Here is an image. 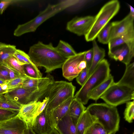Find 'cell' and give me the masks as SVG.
I'll return each instance as SVG.
<instances>
[{
    "mask_svg": "<svg viewBox=\"0 0 134 134\" xmlns=\"http://www.w3.org/2000/svg\"><path fill=\"white\" fill-rule=\"evenodd\" d=\"M28 55L37 67H44L47 73L62 68L67 59L57 50L51 43L46 44L40 41L30 47Z\"/></svg>",
    "mask_w": 134,
    "mask_h": 134,
    "instance_id": "cell-1",
    "label": "cell"
},
{
    "mask_svg": "<svg viewBox=\"0 0 134 134\" xmlns=\"http://www.w3.org/2000/svg\"><path fill=\"white\" fill-rule=\"evenodd\" d=\"M83 2V0H66L61 1L55 4H49L34 18L18 25L14 30V35L15 36H19L25 34L35 32L42 23L57 14L70 7H81Z\"/></svg>",
    "mask_w": 134,
    "mask_h": 134,
    "instance_id": "cell-2",
    "label": "cell"
},
{
    "mask_svg": "<svg viewBox=\"0 0 134 134\" xmlns=\"http://www.w3.org/2000/svg\"><path fill=\"white\" fill-rule=\"evenodd\" d=\"M86 109L97 119L108 134H115L119 131L120 117L116 107L106 103H93Z\"/></svg>",
    "mask_w": 134,
    "mask_h": 134,
    "instance_id": "cell-3",
    "label": "cell"
},
{
    "mask_svg": "<svg viewBox=\"0 0 134 134\" xmlns=\"http://www.w3.org/2000/svg\"><path fill=\"white\" fill-rule=\"evenodd\" d=\"M110 71L108 61L103 59L97 66L74 97L79 99L84 105L86 104L89 99V96L91 92L108 77Z\"/></svg>",
    "mask_w": 134,
    "mask_h": 134,
    "instance_id": "cell-4",
    "label": "cell"
},
{
    "mask_svg": "<svg viewBox=\"0 0 134 134\" xmlns=\"http://www.w3.org/2000/svg\"><path fill=\"white\" fill-rule=\"evenodd\" d=\"M120 7L117 0L110 1L105 4L94 17L92 25L88 33L85 36L87 42L95 39L100 31L118 12Z\"/></svg>",
    "mask_w": 134,
    "mask_h": 134,
    "instance_id": "cell-5",
    "label": "cell"
},
{
    "mask_svg": "<svg viewBox=\"0 0 134 134\" xmlns=\"http://www.w3.org/2000/svg\"><path fill=\"white\" fill-rule=\"evenodd\" d=\"M75 89L71 82L54 81L46 96L49 100L45 110L49 113L68 99L74 98Z\"/></svg>",
    "mask_w": 134,
    "mask_h": 134,
    "instance_id": "cell-6",
    "label": "cell"
},
{
    "mask_svg": "<svg viewBox=\"0 0 134 134\" xmlns=\"http://www.w3.org/2000/svg\"><path fill=\"white\" fill-rule=\"evenodd\" d=\"M100 98L106 103L116 107L134 99V89L114 82Z\"/></svg>",
    "mask_w": 134,
    "mask_h": 134,
    "instance_id": "cell-7",
    "label": "cell"
},
{
    "mask_svg": "<svg viewBox=\"0 0 134 134\" xmlns=\"http://www.w3.org/2000/svg\"><path fill=\"white\" fill-rule=\"evenodd\" d=\"M94 18L92 16L75 17L67 23L66 29L78 36H85L90 29Z\"/></svg>",
    "mask_w": 134,
    "mask_h": 134,
    "instance_id": "cell-8",
    "label": "cell"
},
{
    "mask_svg": "<svg viewBox=\"0 0 134 134\" xmlns=\"http://www.w3.org/2000/svg\"><path fill=\"white\" fill-rule=\"evenodd\" d=\"M108 54L116 61H119L126 65L129 64L134 56V40L108 51Z\"/></svg>",
    "mask_w": 134,
    "mask_h": 134,
    "instance_id": "cell-9",
    "label": "cell"
},
{
    "mask_svg": "<svg viewBox=\"0 0 134 134\" xmlns=\"http://www.w3.org/2000/svg\"><path fill=\"white\" fill-rule=\"evenodd\" d=\"M86 51L77 53L75 55L66 59L62 67L63 76L69 81L76 78L80 72L78 66L80 63L84 60Z\"/></svg>",
    "mask_w": 134,
    "mask_h": 134,
    "instance_id": "cell-10",
    "label": "cell"
},
{
    "mask_svg": "<svg viewBox=\"0 0 134 134\" xmlns=\"http://www.w3.org/2000/svg\"><path fill=\"white\" fill-rule=\"evenodd\" d=\"M134 17L129 13L121 20L111 23L110 40L134 32Z\"/></svg>",
    "mask_w": 134,
    "mask_h": 134,
    "instance_id": "cell-11",
    "label": "cell"
},
{
    "mask_svg": "<svg viewBox=\"0 0 134 134\" xmlns=\"http://www.w3.org/2000/svg\"><path fill=\"white\" fill-rule=\"evenodd\" d=\"M25 123L17 115L0 123V134H24Z\"/></svg>",
    "mask_w": 134,
    "mask_h": 134,
    "instance_id": "cell-12",
    "label": "cell"
},
{
    "mask_svg": "<svg viewBox=\"0 0 134 134\" xmlns=\"http://www.w3.org/2000/svg\"><path fill=\"white\" fill-rule=\"evenodd\" d=\"M40 101L35 102L23 105L17 115L25 124L27 128L33 127L36 119L37 108Z\"/></svg>",
    "mask_w": 134,
    "mask_h": 134,
    "instance_id": "cell-13",
    "label": "cell"
},
{
    "mask_svg": "<svg viewBox=\"0 0 134 134\" xmlns=\"http://www.w3.org/2000/svg\"><path fill=\"white\" fill-rule=\"evenodd\" d=\"M32 129L37 134H49L52 129L49 114L44 110L36 119Z\"/></svg>",
    "mask_w": 134,
    "mask_h": 134,
    "instance_id": "cell-14",
    "label": "cell"
},
{
    "mask_svg": "<svg viewBox=\"0 0 134 134\" xmlns=\"http://www.w3.org/2000/svg\"><path fill=\"white\" fill-rule=\"evenodd\" d=\"M74 98L68 99L49 113L53 128H54L58 122L68 114L70 105Z\"/></svg>",
    "mask_w": 134,
    "mask_h": 134,
    "instance_id": "cell-15",
    "label": "cell"
},
{
    "mask_svg": "<svg viewBox=\"0 0 134 134\" xmlns=\"http://www.w3.org/2000/svg\"><path fill=\"white\" fill-rule=\"evenodd\" d=\"M54 128L60 134H77L76 124L68 114L58 122Z\"/></svg>",
    "mask_w": 134,
    "mask_h": 134,
    "instance_id": "cell-16",
    "label": "cell"
},
{
    "mask_svg": "<svg viewBox=\"0 0 134 134\" xmlns=\"http://www.w3.org/2000/svg\"><path fill=\"white\" fill-rule=\"evenodd\" d=\"M97 119L91 115L86 109L76 125L77 134H84L87 129Z\"/></svg>",
    "mask_w": 134,
    "mask_h": 134,
    "instance_id": "cell-17",
    "label": "cell"
},
{
    "mask_svg": "<svg viewBox=\"0 0 134 134\" xmlns=\"http://www.w3.org/2000/svg\"><path fill=\"white\" fill-rule=\"evenodd\" d=\"M86 109L80 100L74 97L70 105L68 114L76 125Z\"/></svg>",
    "mask_w": 134,
    "mask_h": 134,
    "instance_id": "cell-18",
    "label": "cell"
},
{
    "mask_svg": "<svg viewBox=\"0 0 134 134\" xmlns=\"http://www.w3.org/2000/svg\"><path fill=\"white\" fill-rule=\"evenodd\" d=\"M93 57L91 66L88 72V77L93 72L97 66L104 59L105 55V50L100 48L95 40L92 41Z\"/></svg>",
    "mask_w": 134,
    "mask_h": 134,
    "instance_id": "cell-19",
    "label": "cell"
},
{
    "mask_svg": "<svg viewBox=\"0 0 134 134\" xmlns=\"http://www.w3.org/2000/svg\"><path fill=\"white\" fill-rule=\"evenodd\" d=\"M114 82L113 77L110 74L104 81L92 91L89 95V99L97 101Z\"/></svg>",
    "mask_w": 134,
    "mask_h": 134,
    "instance_id": "cell-20",
    "label": "cell"
},
{
    "mask_svg": "<svg viewBox=\"0 0 134 134\" xmlns=\"http://www.w3.org/2000/svg\"><path fill=\"white\" fill-rule=\"evenodd\" d=\"M134 89V62L126 65V69L121 78L117 82Z\"/></svg>",
    "mask_w": 134,
    "mask_h": 134,
    "instance_id": "cell-21",
    "label": "cell"
},
{
    "mask_svg": "<svg viewBox=\"0 0 134 134\" xmlns=\"http://www.w3.org/2000/svg\"><path fill=\"white\" fill-rule=\"evenodd\" d=\"M133 40H134V32L111 39L108 43V51Z\"/></svg>",
    "mask_w": 134,
    "mask_h": 134,
    "instance_id": "cell-22",
    "label": "cell"
},
{
    "mask_svg": "<svg viewBox=\"0 0 134 134\" xmlns=\"http://www.w3.org/2000/svg\"><path fill=\"white\" fill-rule=\"evenodd\" d=\"M57 50L66 59L75 55L77 53L68 43L60 40L57 46L55 47Z\"/></svg>",
    "mask_w": 134,
    "mask_h": 134,
    "instance_id": "cell-23",
    "label": "cell"
},
{
    "mask_svg": "<svg viewBox=\"0 0 134 134\" xmlns=\"http://www.w3.org/2000/svg\"><path fill=\"white\" fill-rule=\"evenodd\" d=\"M3 65L11 68L20 75L28 77L25 72L23 65L13 55L9 57Z\"/></svg>",
    "mask_w": 134,
    "mask_h": 134,
    "instance_id": "cell-24",
    "label": "cell"
},
{
    "mask_svg": "<svg viewBox=\"0 0 134 134\" xmlns=\"http://www.w3.org/2000/svg\"><path fill=\"white\" fill-rule=\"evenodd\" d=\"M14 45L6 44L0 48V65H4L5 61L13 55L16 50Z\"/></svg>",
    "mask_w": 134,
    "mask_h": 134,
    "instance_id": "cell-25",
    "label": "cell"
},
{
    "mask_svg": "<svg viewBox=\"0 0 134 134\" xmlns=\"http://www.w3.org/2000/svg\"><path fill=\"white\" fill-rule=\"evenodd\" d=\"M24 70L29 77L34 79L42 78V74L36 65L33 63L23 65Z\"/></svg>",
    "mask_w": 134,
    "mask_h": 134,
    "instance_id": "cell-26",
    "label": "cell"
},
{
    "mask_svg": "<svg viewBox=\"0 0 134 134\" xmlns=\"http://www.w3.org/2000/svg\"><path fill=\"white\" fill-rule=\"evenodd\" d=\"M49 75L50 74H49L45 77L40 79L29 78L23 83L20 87L26 89L38 87L48 79Z\"/></svg>",
    "mask_w": 134,
    "mask_h": 134,
    "instance_id": "cell-27",
    "label": "cell"
},
{
    "mask_svg": "<svg viewBox=\"0 0 134 134\" xmlns=\"http://www.w3.org/2000/svg\"><path fill=\"white\" fill-rule=\"evenodd\" d=\"M111 28V24L109 22L100 31L97 37L99 42L103 44H108L110 41Z\"/></svg>",
    "mask_w": 134,
    "mask_h": 134,
    "instance_id": "cell-28",
    "label": "cell"
},
{
    "mask_svg": "<svg viewBox=\"0 0 134 134\" xmlns=\"http://www.w3.org/2000/svg\"><path fill=\"white\" fill-rule=\"evenodd\" d=\"M22 105L13 101L8 100L4 97L0 99V109L19 111Z\"/></svg>",
    "mask_w": 134,
    "mask_h": 134,
    "instance_id": "cell-29",
    "label": "cell"
},
{
    "mask_svg": "<svg viewBox=\"0 0 134 134\" xmlns=\"http://www.w3.org/2000/svg\"><path fill=\"white\" fill-rule=\"evenodd\" d=\"M124 118L130 123L133 122L134 118V101H129L126 103V108L124 113Z\"/></svg>",
    "mask_w": 134,
    "mask_h": 134,
    "instance_id": "cell-30",
    "label": "cell"
},
{
    "mask_svg": "<svg viewBox=\"0 0 134 134\" xmlns=\"http://www.w3.org/2000/svg\"><path fill=\"white\" fill-rule=\"evenodd\" d=\"M84 134H108L102 126L97 121L88 127Z\"/></svg>",
    "mask_w": 134,
    "mask_h": 134,
    "instance_id": "cell-31",
    "label": "cell"
},
{
    "mask_svg": "<svg viewBox=\"0 0 134 134\" xmlns=\"http://www.w3.org/2000/svg\"><path fill=\"white\" fill-rule=\"evenodd\" d=\"M13 56L23 65L26 64L33 63L28 54L20 50L17 49Z\"/></svg>",
    "mask_w": 134,
    "mask_h": 134,
    "instance_id": "cell-32",
    "label": "cell"
},
{
    "mask_svg": "<svg viewBox=\"0 0 134 134\" xmlns=\"http://www.w3.org/2000/svg\"><path fill=\"white\" fill-rule=\"evenodd\" d=\"M29 78L30 77L21 75L9 81L7 83L8 90L20 87L23 83Z\"/></svg>",
    "mask_w": 134,
    "mask_h": 134,
    "instance_id": "cell-33",
    "label": "cell"
},
{
    "mask_svg": "<svg viewBox=\"0 0 134 134\" xmlns=\"http://www.w3.org/2000/svg\"><path fill=\"white\" fill-rule=\"evenodd\" d=\"M19 111L0 109V123L15 116Z\"/></svg>",
    "mask_w": 134,
    "mask_h": 134,
    "instance_id": "cell-34",
    "label": "cell"
},
{
    "mask_svg": "<svg viewBox=\"0 0 134 134\" xmlns=\"http://www.w3.org/2000/svg\"><path fill=\"white\" fill-rule=\"evenodd\" d=\"M88 70L86 67L82 70L76 77L77 82L81 86L86 82L88 77Z\"/></svg>",
    "mask_w": 134,
    "mask_h": 134,
    "instance_id": "cell-35",
    "label": "cell"
},
{
    "mask_svg": "<svg viewBox=\"0 0 134 134\" xmlns=\"http://www.w3.org/2000/svg\"><path fill=\"white\" fill-rule=\"evenodd\" d=\"M93 57L92 48L86 51L84 56V60L86 64V67L89 70L90 68L92 62Z\"/></svg>",
    "mask_w": 134,
    "mask_h": 134,
    "instance_id": "cell-36",
    "label": "cell"
},
{
    "mask_svg": "<svg viewBox=\"0 0 134 134\" xmlns=\"http://www.w3.org/2000/svg\"><path fill=\"white\" fill-rule=\"evenodd\" d=\"M18 1L13 0H3L0 1V15L2 14L3 12L10 5Z\"/></svg>",
    "mask_w": 134,
    "mask_h": 134,
    "instance_id": "cell-37",
    "label": "cell"
},
{
    "mask_svg": "<svg viewBox=\"0 0 134 134\" xmlns=\"http://www.w3.org/2000/svg\"><path fill=\"white\" fill-rule=\"evenodd\" d=\"M49 100V98L47 97H45V98L42 102H40L38 106L36 114V116L37 117L44 110L46 107Z\"/></svg>",
    "mask_w": 134,
    "mask_h": 134,
    "instance_id": "cell-38",
    "label": "cell"
},
{
    "mask_svg": "<svg viewBox=\"0 0 134 134\" xmlns=\"http://www.w3.org/2000/svg\"><path fill=\"white\" fill-rule=\"evenodd\" d=\"M0 79L9 81L10 77L9 73L3 65H0Z\"/></svg>",
    "mask_w": 134,
    "mask_h": 134,
    "instance_id": "cell-39",
    "label": "cell"
},
{
    "mask_svg": "<svg viewBox=\"0 0 134 134\" xmlns=\"http://www.w3.org/2000/svg\"><path fill=\"white\" fill-rule=\"evenodd\" d=\"M3 66L9 73L10 77L9 81L18 78L21 75L11 68L5 66Z\"/></svg>",
    "mask_w": 134,
    "mask_h": 134,
    "instance_id": "cell-40",
    "label": "cell"
},
{
    "mask_svg": "<svg viewBox=\"0 0 134 134\" xmlns=\"http://www.w3.org/2000/svg\"><path fill=\"white\" fill-rule=\"evenodd\" d=\"M86 67V64L85 60L81 61L79 64V70L81 72L82 70Z\"/></svg>",
    "mask_w": 134,
    "mask_h": 134,
    "instance_id": "cell-41",
    "label": "cell"
},
{
    "mask_svg": "<svg viewBox=\"0 0 134 134\" xmlns=\"http://www.w3.org/2000/svg\"><path fill=\"white\" fill-rule=\"evenodd\" d=\"M24 134H37L31 128H27L24 130Z\"/></svg>",
    "mask_w": 134,
    "mask_h": 134,
    "instance_id": "cell-42",
    "label": "cell"
},
{
    "mask_svg": "<svg viewBox=\"0 0 134 134\" xmlns=\"http://www.w3.org/2000/svg\"><path fill=\"white\" fill-rule=\"evenodd\" d=\"M2 89L4 91L8 92V89L7 83H5L1 85Z\"/></svg>",
    "mask_w": 134,
    "mask_h": 134,
    "instance_id": "cell-43",
    "label": "cell"
},
{
    "mask_svg": "<svg viewBox=\"0 0 134 134\" xmlns=\"http://www.w3.org/2000/svg\"><path fill=\"white\" fill-rule=\"evenodd\" d=\"M129 7L130 9V12L129 13L132 16L134 17V10L133 7L130 5L128 4Z\"/></svg>",
    "mask_w": 134,
    "mask_h": 134,
    "instance_id": "cell-44",
    "label": "cell"
},
{
    "mask_svg": "<svg viewBox=\"0 0 134 134\" xmlns=\"http://www.w3.org/2000/svg\"><path fill=\"white\" fill-rule=\"evenodd\" d=\"M49 134H60L58 131L55 128H53Z\"/></svg>",
    "mask_w": 134,
    "mask_h": 134,
    "instance_id": "cell-45",
    "label": "cell"
},
{
    "mask_svg": "<svg viewBox=\"0 0 134 134\" xmlns=\"http://www.w3.org/2000/svg\"><path fill=\"white\" fill-rule=\"evenodd\" d=\"M7 92L3 90L1 88V85H0V93L5 94Z\"/></svg>",
    "mask_w": 134,
    "mask_h": 134,
    "instance_id": "cell-46",
    "label": "cell"
},
{
    "mask_svg": "<svg viewBox=\"0 0 134 134\" xmlns=\"http://www.w3.org/2000/svg\"><path fill=\"white\" fill-rule=\"evenodd\" d=\"M8 82V81H5L3 80L0 79V85H1L3 83H7Z\"/></svg>",
    "mask_w": 134,
    "mask_h": 134,
    "instance_id": "cell-47",
    "label": "cell"
},
{
    "mask_svg": "<svg viewBox=\"0 0 134 134\" xmlns=\"http://www.w3.org/2000/svg\"><path fill=\"white\" fill-rule=\"evenodd\" d=\"M6 44L1 42H0V48L5 46Z\"/></svg>",
    "mask_w": 134,
    "mask_h": 134,
    "instance_id": "cell-48",
    "label": "cell"
},
{
    "mask_svg": "<svg viewBox=\"0 0 134 134\" xmlns=\"http://www.w3.org/2000/svg\"><path fill=\"white\" fill-rule=\"evenodd\" d=\"M4 94L0 93V99L4 97Z\"/></svg>",
    "mask_w": 134,
    "mask_h": 134,
    "instance_id": "cell-49",
    "label": "cell"
},
{
    "mask_svg": "<svg viewBox=\"0 0 134 134\" xmlns=\"http://www.w3.org/2000/svg\"><path fill=\"white\" fill-rule=\"evenodd\" d=\"M133 134H134V132H133Z\"/></svg>",
    "mask_w": 134,
    "mask_h": 134,
    "instance_id": "cell-50",
    "label": "cell"
}]
</instances>
